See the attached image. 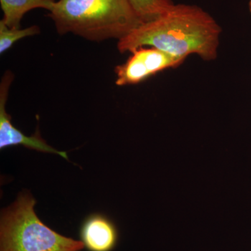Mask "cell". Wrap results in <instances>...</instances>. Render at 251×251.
<instances>
[{"label": "cell", "instance_id": "cell-5", "mask_svg": "<svg viewBox=\"0 0 251 251\" xmlns=\"http://www.w3.org/2000/svg\"><path fill=\"white\" fill-rule=\"evenodd\" d=\"M14 79L10 71L5 72L0 83V149L12 146H24L41 152L54 153L69 161L65 151H58L46 143L37 129L31 136H27L11 123V117L6 111V103L9 97V87Z\"/></svg>", "mask_w": 251, "mask_h": 251}, {"label": "cell", "instance_id": "cell-4", "mask_svg": "<svg viewBox=\"0 0 251 251\" xmlns=\"http://www.w3.org/2000/svg\"><path fill=\"white\" fill-rule=\"evenodd\" d=\"M131 53L125 64L115 67L117 85H137L158 73L179 67L186 60L153 47L139 48Z\"/></svg>", "mask_w": 251, "mask_h": 251}, {"label": "cell", "instance_id": "cell-2", "mask_svg": "<svg viewBox=\"0 0 251 251\" xmlns=\"http://www.w3.org/2000/svg\"><path fill=\"white\" fill-rule=\"evenodd\" d=\"M48 16L59 34L87 40H118L143 24L129 0H59Z\"/></svg>", "mask_w": 251, "mask_h": 251}, {"label": "cell", "instance_id": "cell-7", "mask_svg": "<svg viewBox=\"0 0 251 251\" xmlns=\"http://www.w3.org/2000/svg\"><path fill=\"white\" fill-rule=\"evenodd\" d=\"M55 0H0L3 19L1 21L9 28H21L24 15L31 10L44 9L50 11Z\"/></svg>", "mask_w": 251, "mask_h": 251}, {"label": "cell", "instance_id": "cell-8", "mask_svg": "<svg viewBox=\"0 0 251 251\" xmlns=\"http://www.w3.org/2000/svg\"><path fill=\"white\" fill-rule=\"evenodd\" d=\"M132 8L143 23L156 21L175 4L172 0H129Z\"/></svg>", "mask_w": 251, "mask_h": 251}, {"label": "cell", "instance_id": "cell-6", "mask_svg": "<svg viewBox=\"0 0 251 251\" xmlns=\"http://www.w3.org/2000/svg\"><path fill=\"white\" fill-rule=\"evenodd\" d=\"M80 235L81 242L89 251H112L118 241L115 225L99 214H92L84 221Z\"/></svg>", "mask_w": 251, "mask_h": 251}, {"label": "cell", "instance_id": "cell-3", "mask_svg": "<svg viewBox=\"0 0 251 251\" xmlns=\"http://www.w3.org/2000/svg\"><path fill=\"white\" fill-rule=\"evenodd\" d=\"M36 201L27 191L2 211L0 251H80L84 244L46 226L34 211Z\"/></svg>", "mask_w": 251, "mask_h": 251}, {"label": "cell", "instance_id": "cell-9", "mask_svg": "<svg viewBox=\"0 0 251 251\" xmlns=\"http://www.w3.org/2000/svg\"><path fill=\"white\" fill-rule=\"evenodd\" d=\"M39 33L40 28L37 25L31 26L25 29L9 28L2 21H0V53L3 54L8 50L16 41Z\"/></svg>", "mask_w": 251, "mask_h": 251}, {"label": "cell", "instance_id": "cell-10", "mask_svg": "<svg viewBox=\"0 0 251 251\" xmlns=\"http://www.w3.org/2000/svg\"><path fill=\"white\" fill-rule=\"evenodd\" d=\"M249 11H250V13L251 14V0H249Z\"/></svg>", "mask_w": 251, "mask_h": 251}, {"label": "cell", "instance_id": "cell-1", "mask_svg": "<svg viewBox=\"0 0 251 251\" xmlns=\"http://www.w3.org/2000/svg\"><path fill=\"white\" fill-rule=\"evenodd\" d=\"M222 28L197 5L179 4L152 22L143 23L119 40L121 53L150 46L187 58L196 54L206 62L217 58Z\"/></svg>", "mask_w": 251, "mask_h": 251}]
</instances>
